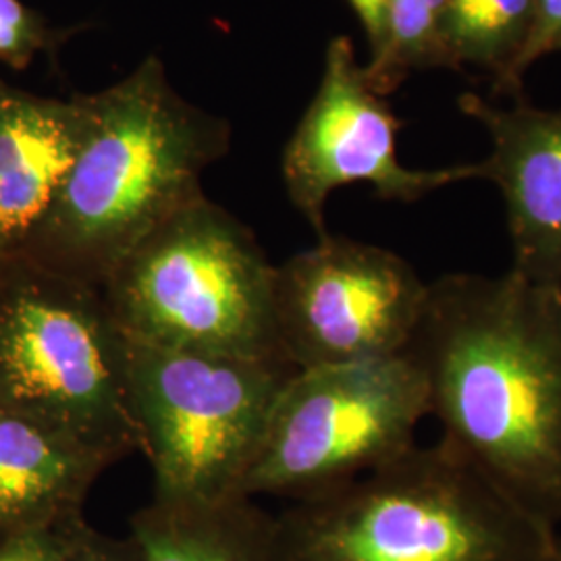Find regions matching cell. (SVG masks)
Masks as SVG:
<instances>
[{"mask_svg":"<svg viewBox=\"0 0 561 561\" xmlns=\"http://www.w3.org/2000/svg\"><path fill=\"white\" fill-rule=\"evenodd\" d=\"M443 439L510 502L561 524V287L454 273L428 283L405 350Z\"/></svg>","mask_w":561,"mask_h":561,"instance_id":"1","label":"cell"},{"mask_svg":"<svg viewBox=\"0 0 561 561\" xmlns=\"http://www.w3.org/2000/svg\"><path fill=\"white\" fill-rule=\"evenodd\" d=\"M81 101L78 159L30 254L102 287L144 238L204 196L202 175L227 154L231 127L185 101L157 55Z\"/></svg>","mask_w":561,"mask_h":561,"instance_id":"2","label":"cell"},{"mask_svg":"<svg viewBox=\"0 0 561 561\" xmlns=\"http://www.w3.org/2000/svg\"><path fill=\"white\" fill-rule=\"evenodd\" d=\"M556 539L442 437L296 502L273 561H545Z\"/></svg>","mask_w":561,"mask_h":561,"instance_id":"3","label":"cell"},{"mask_svg":"<svg viewBox=\"0 0 561 561\" xmlns=\"http://www.w3.org/2000/svg\"><path fill=\"white\" fill-rule=\"evenodd\" d=\"M275 268L254 231L204 194L144 238L104 279L102 294L125 340L285 360Z\"/></svg>","mask_w":561,"mask_h":561,"instance_id":"4","label":"cell"},{"mask_svg":"<svg viewBox=\"0 0 561 561\" xmlns=\"http://www.w3.org/2000/svg\"><path fill=\"white\" fill-rule=\"evenodd\" d=\"M0 294V408L108 460L140 451L127 389V343L102 287L36 262Z\"/></svg>","mask_w":561,"mask_h":561,"instance_id":"5","label":"cell"},{"mask_svg":"<svg viewBox=\"0 0 561 561\" xmlns=\"http://www.w3.org/2000/svg\"><path fill=\"white\" fill-rule=\"evenodd\" d=\"M125 343L131 414L154 474L152 500L240 497L273 405L296 368L285 360Z\"/></svg>","mask_w":561,"mask_h":561,"instance_id":"6","label":"cell"},{"mask_svg":"<svg viewBox=\"0 0 561 561\" xmlns=\"http://www.w3.org/2000/svg\"><path fill=\"white\" fill-rule=\"evenodd\" d=\"M426 416L428 387L408 352L296 370L273 405L241 495L304 502L329 493L410 451Z\"/></svg>","mask_w":561,"mask_h":561,"instance_id":"7","label":"cell"},{"mask_svg":"<svg viewBox=\"0 0 561 561\" xmlns=\"http://www.w3.org/2000/svg\"><path fill=\"white\" fill-rule=\"evenodd\" d=\"M428 283L396 252L324 236L275 268L280 354L296 370L403 354Z\"/></svg>","mask_w":561,"mask_h":561,"instance_id":"8","label":"cell"},{"mask_svg":"<svg viewBox=\"0 0 561 561\" xmlns=\"http://www.w3.org/2000/svg\"><path fill=\"white\" fill-rule=\"evenodd\" d=\"M401 121L366 80L347 36L329 42L321 85L287 141L280 173L289 202L314 229L327 231V202L340 187L368 183L381 201L416 202L458 181L481 180L479 162L410 169L398 157Z\"/></svg>","mask_w":561,"mask_h":561,"instance_id":"9","label":"cell"},{"mask_svg":"<svg viewBox=\"0 0 561 561\" xmlns=\"http://www.w3.org/2000/svg\"><path fill=\"white\" fill-rule=\"evenodd\" d=\"M466 115L481 121L491 154L481 180L502 190L512 240V271L545 287H561V111L526 102L512 108L460 96Z\"/></svg>","mask_w":561,"mask_h":561,"instance_id":"10","label":"cell"},{"mask_svg":"<svg viewBox=\"0 0 561 561\" xmlns=\"http://www.w3.org/2000/svg\"><path fill=\"white\" fill-rule=\"evenodd\" d=\"M85 131L81 96L0 99V259L30 252L55 210Z\"/></svg>","mask_w":561,"mask_h":561,"instance_id":"11","label":"cell"},{"mask_svg":"<svg viewBox=\"0 0 561 561\" xmlns=\"http://www.w3.org/2000/svg\"><path fill=\"white\" fill-rule=\"evenodd\" d=\"M113 461L59 431L0 408V537L78 520Z\"/></svg>","mask_w":561,"mask_h":561,"instance_id":"12","label":"cell"},{"mask_svg":"<svg viewBox=\"0 0 561 561\" xmlns=\"http://www.w3.org/2000/svg\"><path fill=\"white\" fill-rule=\"evenodd\" d=\"M275 516L252 497L215 503L152 502L131 518L141 561H273Z\"/></svg>","mask_w":561,"mask_h":561,"instance_id":"13","label":"cell"},{"mask_svg":"<svg viewBox=\"0 0 561 561\" xmlns=\"http://www.w3.org/2000/svg\"><path fill=\"white\" fill-rule=\"evenodd\" d=\"M445 13L447 0H387L381 46L364 65L375 92L387 96L412 71L449 67Z\"/></svg>","mask_w":561,"mask_h":561,"instance_id":"14","label":"cell"},{"mask_svg":"<svg viewBox=\"0 0 561 561\" xmlns=\"http://www.w3.org/2000/svg\"><path fill=\"white\" fill-rule=\"evenodd\" d=\"M530 13L533 0H447L449 67L477 65L497 80L520 53Z\"/></svg>","mask_w":561,"mask_h":561,"instance_id":"15","label":"cell"},{"mask_svg":"<svg viewBox=\"0 0 561 561\" xmlns=\"http://www.w3.org/2000/svg\"><path fill=\"white\" fill-rule=\"evenodd\" d=\"M561 50V0H533L530 27L522 44L518 57L495 80L500 92L518 94L524 73L535 65V60Z\"/></svg>","mask_w":561,"mask_h":561,"instance_id":"16","label":"cell"},{"mask_svg":"<svg viewBox=\"0 0 561 561\" xmlns=\"http://www.w3.org/2000/svg\"><path fill=\"white\" fill-rule=\"evenodd\" d=\"M55 41L57 34L21 0H0V59L25 67Z\"/></svg>","mask_w":561,"mask_h":561,"instance_id":"17","label":"cell"},{"mask_svg":"<svg viewBox=\"0 0 561 561\" xmlns=\"http://www.w3.org/2000/svg\"><path fill=\"white\" fill-rule=\"evenodd\" d=\"M59 561H141V556L129 537L113 539L78 518L62 528Z\"/></svg>","mask_w":561,"mask_h":561,"instance_id":"18","label":"cell"},{"mask_svg":"<svg viewBox=\"0 0 561 561\" xmlns=\"http://www.w3.org/2000/svg\"><path fill=\"white\" fill-rule=\"evenodd\" d=\"M65 526L0 537V561H59Z\"/></svg>","mask_w":561,"mask_h":561,"instance_id":"19","label":"cell"},{"mask_svg":"<svg viewBox=\"0 0 561 561\" xmlns=\"http://www.w3.org/2000/svg\"><path fill=\"white\" fill-rule=\"evenodd\" d=\"M360 21L370 46V55L381 46L382 30H385V9L387 0H347Z\"/></svg>","mask_w":561,"mask_h":561,"instance_id":"20","label":"cell"},{"mask_svg":"<svg viewBox=\"0 0 561 561\" xmlns=\"http://www.w3.org/2000/svg\"><path fill=\"white\" fill-rule=\"evenodd\" d=\"M545 561H561V537L558 535V539L553 542V549L549 551L547 560Z\"/></svg>","mask_w":561,"mask_h":561,"instance_id":"21","label":"cell"},{"mask_svg":"<svg viewBox=\"0 0 561 561\" xmlns=\"http://www.w3.org/2000/svg\"><path fill=\"white\" fill-rule=\"evenodd\" d=\"M2 94H4V92H2V90H0V99H2Z\"/></svg>","mask_w":561,"mask_h":561,"instance_id":"22","label":"cell"}]
</instances>
